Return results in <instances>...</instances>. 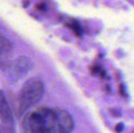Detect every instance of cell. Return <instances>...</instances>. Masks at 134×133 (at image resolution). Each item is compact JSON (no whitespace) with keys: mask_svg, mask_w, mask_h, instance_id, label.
<instances>
[{"mask_svg":"<svg viewBox=\"0 0 134 133\" xmlns=\"http://www.w3.org/2000/svg\"><path fill=\"white\" fill-rule=\"evenodd\" d=\"M13 44L8 38L0 36V69L8 71L13 63Z\"/></svg>","mask_w":134,"mask_h":133,"instance_id":"cell-3","label":"cell"},{"mask_svg":"<svg viewBox=\"0 0 134 133\" xmlns=\"http://www.w3.org/2000/svg\"><path fill=\"white\" fill-rule=\"evenodd\" d=\"M0 36H3V34H2V31H1V27H0Z\"/></svg>","mask_w":134,"mask_h":133,"instance_id":"cell-7","label":"cell"},{"mask_svg":"<svg viewBox=\"0 0 134 133\" xmlns=\"http://www.w3.org/2000/svg\"><path fill=\"white\" fill-rule=\"evenodd\" d=\"M74 121L61 108H42L31 111L23 120L24 133H70Z\"/></svg>","mask_w":134,"mask_h":133,"instance_id":"cell-1","label":"cell"},{"mask_svg":"<svg viewBox=\"0 0 134 133\" xmlns=\"http://www.w3.org/2000/svg\"><path fill=\"white\" fill-rule=\"evenodd\" d=\"M32 67V62L29 57L26 56L18 57V59L13 61L8 72L10 73V77L12 79L16 80L19 78H22L30 70Z\"/></svg>","mask_w":134,"mask_h":133,"instance_id":"cell-4","label":"cell"},{"mask_svg":"<svg viewBox=\"0 0 134 133\" xmlns=\"http://www.w3.org/2000/svg\"><path fill=\"white\" fill-rule=\"evenodd\" d=\"M36 7H37V9H38V10L40 11H45L46 10V3H42V2H40V3H38L37 5H36Z\"/></svg>","mask_w":134,"mask_h":133,"instance_id":"cell-6","label":"cell"},{"mask_svg":"<svg viewBox=\"0 0 134 133\" xmlns=\"http://www.w3.org/2000/svg\"><path fill=\"white\" fill-rule=\"evenodd\" d=\"M0 119L2 123H14L10 105L3 90H0Z\"/></svg>","mask_w":134,"mask_h":133,"instance_id":"cell-5","label":"cell"},{"mask_svg":"<svg viewBox=\"0 0 134 133\" xmlns=\"http://www.w3.org/2000/svg\"><path fill=\"white\" fill-rule=\"evenodd\" d=\"M44 94V83L39 78H29L24 84L18 100V113L21 116L37 105Z\"/></svg>","mask_w":134,"mask_h":133,"instance_id":"cell-2","label":"cell"}]
</instances>
